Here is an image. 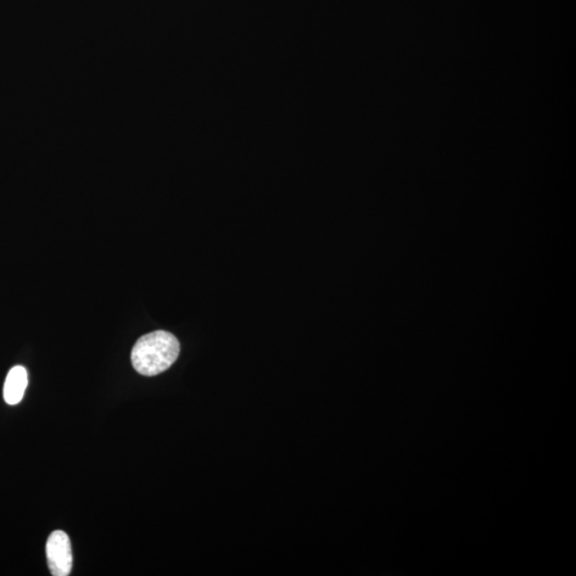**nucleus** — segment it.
<instances>
[{"instance_id":"obj_1","label":"nucleus","mask_w":576,"mask_h":576,"mask_svg":"<svg viewBox=\"0 0 576 576\" xmlns=\"http://www.w3.org/2000/svg\"><path fill=\"white\" fill-rule=\"evenodd\" d=\"M180 350V342L175 335L159 330L137 340L132 350V365L143 376H158L173 365Z\"/></svg>"},{"instance_id":"obj_2","label":"nucleus","mask_w":576,"mask_h":576,"mask_svg":"<svg viewBox=\"0 0 576 576\" xmlns=\"http://www.w3.org/2000/svg\"><path fill=\"white\" fill-rule=\"evenodd\" d=\"M47 556L50 572L54 576H68L73 567V554L69 536L63 530H55L47 542Z\"/></svg>"},{"instance_id":"obj_3","label":"nucleus","mask_w":576,"mask_h":576,"mask_svg":"<svg viewBox=\"0 0 576 576\" xmlns=\"http://www.w3.org/2000/svg\"><path fill=\"white\" fill-rule=\"evenodd\" d=\"M28 374L23 366H14L8 374L4 387V399L8 405H18L23 400Z\"/></svg>"}]
</instances>
